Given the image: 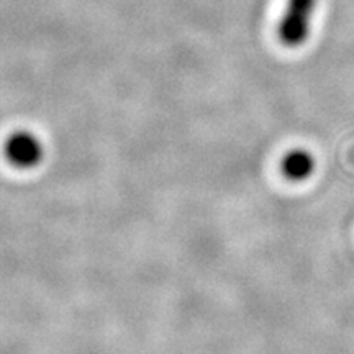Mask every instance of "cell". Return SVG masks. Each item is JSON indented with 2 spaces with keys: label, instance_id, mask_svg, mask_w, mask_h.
<instances>
[{
  "label": "cell",
  "instance_id": "6da1fadb",
  "mask_svg": "<svg viewBox=\"0 0 354 354\" xmlns=\"http://www.w3.org/2000/svg\"><path fill=\"white\" fill-rule=\"evenodd\" d=\"M318 0H289L279 24L277 37L287 48H299L307 41Z\"/></svg>",
  "mask_w": 354,
  "mask_h": 354
},
{
  "label": "cell",
  "instance_id": "7a4b0ae2",
  "mask_svg": "<svg viewBox=\"0 0 354 354\" xmlns=\"http://www.w3.org/2000/svg\"><path fill=\"white\" fill-rule=\"evenodd\" d=\"M8 161L17 167H33L43 159V145L33 133H13L6 143Z\"/></svg>",
  "mask_w": 354,
  "mask_h": 354
},
{
  "label": "cell",
  "instance_id": "3957f363",
  "mask_svg": "<svg viewBox=\"0 0 354 354\" xmlns=\"http://www.w3.org/2000/svg\"><path fill=\"white\" fill-rule=\"evenodd\" d=\"M315 169V159L305 149H294L287 153L282 161V172L290 180H305L313 174Z\"/></svg>",
  "mask_w": 354,
  "mask_h": 354
}]
</instances>
